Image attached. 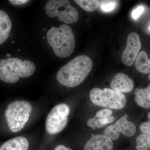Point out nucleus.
Listing matches in <instances>:
<instances>
[{
    "instance_id": "f257e3e1",
    "label": "nucleus",
    "mask_w": 150,
    "mask_h": 150,
    "mask_svg": "<svg viewBox=\"0 0 150 150\" xmlns=\"http://www.w3.org/2000/svg\"><path fill=\"white\" fill-rule=\"evenodd\" d=\"M93 66L92 61L88 56H77L59 69L56 79L62 85L75 87L85 80L91 71Z\"/></svg>"
},
{
    "instance_id": "f03ea898",
    "label": "nucleus",
    "mask_w": 150,
    "mask_h": 150,
    "mask_svg": "<svg viewBox=\"0 0 150 150\" xmlns=\"http://www.w3.org/2000/svg\"><path fill=\"white\" fill-rule=\"evenodd\" d=\"M47 40L56 56L67 58L73 54L75 47L74 35L72 30L67 24L59 28L51 27L47 31Z\"/></svg>"
},
{
    "instance_id": "7ed1b4c3",
    "label": "nucleus",
    "mask_w": 150,
    "mask_h": 150,
    "mask_svg": "<svg viewBox=\"0 0 150 150\" xmlns=\"http://www.w3.org/2000/svg\"><path fill=\"white\" fill-rule=\"evenodd\" d=\"M35 66L29 60L23 61L11 58L0 62V80L8 83H14L20 78L29 77L35 72Z\"/></svg>"
},
{
    "instance_id": "20e7f679",
    "label": "nucleus",
    "mask_w": 150,
    "mask_h": 150,
    "mask_svg": "<svg viewBox=\"0 0 150 150\" xmlns=\"http://www.w3.org/2000/svg\"><path fill=\"white\" fill-rule=\"evenodd\" d=\"M32 109L29 101L21 100L12 101L7 105L5 116L11 132L17 133L24 128L29 120Z\"/></svg>"
},
{
    "instance_id": "39448f33",
    "label": "nucleus",
    "mask_w": 150,
    "mask_h": 150,
    "mask_svg": "<svg viewBox=\"0 0 150 150\" xmlns=\"http://www.w3.org/2000/svg\"><path fill=\"white\" fill-rule=\"evenodd\" d=\"M90 98L97 106L113 109H121L126 105V96L122 93L112 89L95 88L90 92Z\"/></svg>"
},
{
    "instance_id": "423d86ee",
    "label": "nucleus",
    "mask_w": 150,
    "mask_h": 150,
    "mask_svg": "<svg viewBox=\"0 0 150 150\" xmlns=\"http://www.w3.org/2000/svg\"><path fill=\"white\" fill-rule=\"evenodd\" d=\"M45 11L48 16H58L60 21L66 24L76 22L79 19V13L76 9L70 5L67 0H51L45 6Z\"/></svg>"
},
{
    "instance_id": "0eeeda50",
    "label": "nucleus",
    "mask_w": 150,
    "mask_h": 150,
    "mask_svg": "<svg viewBox=\"0 0 150 150\" xmlns=\"http://www.w3.org/2000/svg\"><path fill=\"white\" fill-rule=\"evenodd\" d=\"M70 108L65 103L54 106L48 113L46 121V129L48 134L55 135L63 131L67 126Z\"/></svg>"
},
{
    "instance_id": "6e6552de",
    "label": "nucleus",
    "mask_w": 150,
    "mask_h": 150,
    "mask_svg": "<svg viewBox=\"0 0 150 150\" xmlns=\"http://www.w3.org/2000/svg\"><path fill=\"white\" fill-rule=\"evenodd\" d=\"M142 47L139 34L132 32L128 35L127 44L122 55V61L127 66H132L135 62Z\"/></svg>"
},
{
    "instance_id": "1a4fd4ad",
    "label": "nucleus",
    "mask_w": 150,
    "mask_h": 150,
    "mask_svg": "<svg viewBox=\"0 0 150 150\" xmlns=\"http://www.w3.org/2000/svg\"><path fill=\"white\" fill-rule=\"evenodd\" d=\"M112 140L104 135L93 136L86 143L84 150H112Z\"/></svg>"
},
{
    "instance_id": "9d476101",
    "label": "nucleus",
    "mask_w": 150,
    "mask_h": 150,
    "mask_svg": "<svg viewBox=\"0 0 150 150\" xmlns=\"http://www.w3.org/2000/svg\"><path fill=\"white\" fill-rule=\"evenodd\" d=\"M112 89L121 93H129L134 88V81L127 75L122 73L116 74L112 78L110 84Z\"/></svg>"
},
{
    "instance_id": "9b49d317",
    "label": "nucleus",
    "mask_w": 150,
    "mask_h": 150,
    "mask_svg": "<svg viewBox=\"0 0 150 150\" xmlns=\"http://www.w3.org/2000/svg\"><path fill=\"white\" fill-rule=\"evenodd\" d=\"M29 142L26 138L17 137L8 140L3 144L0 150H28Z\"/></svg>"
},
{
    "instance_id": "f8f14e48",
    "label": "nucleus",
    "mask_w": 150,
    "mask_h": 150,
    "mask_svg": "<svg viewBox=\"0 0 150 150\" xmlns=\"http://www.w3.org/2000/svg\"><path fill=\"white\" fill-rule=\"evenodd\" d=\"M12 22L7 13L0 10V45L8 38L12 28Z\"/></svg>"
},
{
    "instance_id": "ddd939ff",
    "label": "nucleus",
    "mask_w": 150,
    "mask_h": 150,
    "mask_svg": "<svg viewBox=\"0 0 150 150\" xmlns=\"http://www.w3.org/2000/svg\"><path fill=\"white\" fill-rule=\"evenodd\" d=\"M128 115L122 116L115 122V125L124 136L130 137L135 135L137 128L134 123L128 121Z\"/></svg>"
},
{
    "instance_id": "4468645a",
    "label": "nucleus",
    "mask_w": 150,
    "mask_h": 150,
    "mask_svg": "<svg viewBox=\"0 0 150 150\" xmlns=\"http://www.w3.org/2000/svg\"><path fill=\"white\" fill-rule=\"evenodd\" d=\"M134 100L140 107L144 108H150V90L148 88H141L137 90L135 93Z\"/></svg>"
},
{
    "instance_id": "2eb2a0df",
    "label": "nucleus",
    "mask_w": 150,
    "mask_h": 150,
    "mask_svg": "<svg viewBox=\"0 0 150 150\" xmlns=\"http://www.w3.org/2000/svg\"><path fill=\"white\" fill-rule=\"evenodd\" d=\"M135 67L137 71L145 74H150V58L145 51H142L135 61Z\"/></svg>"
},
{
    "instance_id": "dca6fc26",
    "label": "nucleus",
    "mask_w": 150,
    "mask_h": 150,
    "mask_svg": "<svg viewBox=\"0 0 150 150\" xmlns=\"http://www.w3.org/2000/svg\"><path fill=\"white\" fill-rule=\"evenodd\" d=\"M74 2L84 10L90 12L96 10L99 5L98 0H75Z\"/></svg>"
},
{
    "instance_id": "f3484780",
    "label": "nucleus",
    "mask_w": 150,
    "mask_h": 150,
    "mask_svg": "<svg viewBox=\"0 0 150 150\" xmlns=\"http://www.w3.org/2000/svg\"><path fill=\"white\" fill-rule=\"evenodd\" d=\"M136 150H149L150 149V134H140L136 139Z\"/></svg>"
},
{
    "instance_id": "a211bd4d",
    "label": "nucleus",
    "mask_w": 150,
    "mask_h": 150,
    "mask_svg": "<svg viewBox=\"0 0 150 150\" xmlns=\"http://www.w3.org/2000/svg\"><path fill=\"white\" fill-rule=\"evenodd\" d=\"M103 133L105 136L111 140H116L118 139L120 137L121 132L114 124L108 126L104 130Z\"/></svg>"
},
{
    "instance_id": "6ab92c4d",
    "label": "nucleus",
    "mask_w": 150,
    "mask_h": 150,
    "mask_svg": "<svg viewBox=\"0 0 150 150\" xmlns=\"http://www.w3.org/2000/svg\"><path fill=\"white\" fill-rule=\"evenodd\" d=\"M116 1H99L100 7L105 12H109L114 9L117 5Z\"/></svg>"
},
{
    "instance_id": "aec40b11",
    "label": "nucleus",
    "mask_w": 150,
    "mask_h": 150,
    "mask_svg": "<svg viewBox=\"0 0 150 150\" xmlns=\"http://www.w3.org/2000/svg\"><path fill=\"white\" fill-rule=\"evenodd\" d=\"M112 114V111L110 109H103L98 111L95 117L96 118H104L111 115Z\"/></svg>"
},
{
    "instance_id": "412c9836",
    "label": "nucleus",
    "mask_w": 150,
    "mask_h": 150,
    "mask_svg": "<svg viewBox=\"0 0 150 150\" xmlns=\"http://www.w3.org/2000/svg\"><path fill=\"white\" fill-rule=\"evenodd\" d=\"M149 121L143 123L140 126V130L143 134H150V112L148 114Z\"/></svg>"
},
{
    "instance_id": "4be33fe9",
    "label": "nucleus",
    "mask_w": 150,
    "mask_h": 150,
    "mask_svg": "<svg viewBox=\"0 0 150 150\" xmlns=\"http://www.w3.org/2000/svg\"><path fill=\"white\" fill-rule=\"evenodd\" d=\"M97 121L101 125L105 126L108 124L112 123L115 120V118L112 115L104 118H97Z\"/></svg>"
},
{
    "instance_id": "5701e85b",
    "label": "nucleus",
    "mask_w": 150,
    "mask_h": 150,
    "mask_svg": "<svg viewBox=\"0 0 150 150\" xmlns=\"http://www.w3.org/2000/svg\"><path fill=\"white\" fill-rule=\"evenodd\" d=\"M144 10V8L143 6H139L137 8L133 11L132 13V16L134 19H137L143 13Z\"/></svg>"
},
{
    "instance_id": "b1692460",
    "label": "nucleus",
    "mask_w": 150,
    "mask_h": 150,
    "mask_svg": "<svg viewBox=\"0 0 150 150\" xmlns=\"http://www.w3.org/2000/svg\"><path fill=\"white\" fill-rule=\"evenodd\" d=\"M9 2L14 5H21L29 2L27 0H10Z\"/></svg>"
},
{
    "instance_id": "393cba45",
    "label": "nucleus",
    "mask_w": 150,
    "mask_h": 150,
    "mask_svg": "<svg viewBox=\"0 0 150 150\" xmlns=\"http://www.w3.org/2000/svg\"><path fill=\"white\" fill-rule=\"evenodd\" d=\"M97 123V118H91L89 119L87 122V125L90 128H96Z\"/></svg>"
},
{
    "instance_id": "a878e982",
    "label": "nucleus",
    "mask_w": 150,
    "mask_h": 150,
    "mask_svg": "<svg viewBox=\"0 0 150 150\" xmlns=\"http://www.w3.org/2000/svg\"><path fill=\"white\" fill-rule=\"evenodd\" d=\"M54 150H72L71 148L67 147L63 145H58L56 147Z\"/></svg>"
},
{
    "instance_id": "bb28decb",
    "label": "nucleus",
    "mask_w": 150,
    "mask_h": 150,
    "mask_svg": "<svg viewBox=\"0 0 150 150\" xmlns=\"http://www.w3.org/2000/svg\"><path fill=\"white\" fill-rule=\"evenodd\" d=\"M148 79H149V81H150V74H149V75L148 76ZM147 88L150 90V84L148 86Z\"/></svg>"
},
{
    "instance_id": "cd10ccee",
    "label": "nucleus",
    "mask_w": 150,
    "mask_h": 150,
    "mask_svg": "<svg viewBox=\"0 0 150 150\" xmlns=\"http://www.w3.org/2000/svg\"><path fill=\"white\" fill-rule=\"evenodd\" d=\"M11 56V54H7V56H8V57H9V56Z\"/></svg>"
},
{
    "instance_id": "c85d7f7f",
    "label": "nucleus",
    "mask_w": 150,
    "mask_h": 150,
    "mask_svg": "<svg viewBox=\"0 0 150 150\" xmlns=\"http://www.w3.org/2000/svg\"><path fill=\"white\" fill-rule=\"evenodd\" d=\"M149 29H150V28H149Z\"/></svg>"
}]
</instances>
